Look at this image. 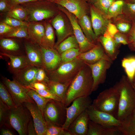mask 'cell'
Segmentation results:
<instances>
[{"instance_id": "cell-48", "label": "cell", "mask_w": 135, "mask_h": 135, "mask_svg": "<svg viewBox=\"0 0 135 135\" xmlns=\"http://www.w3.org/2000/svg\"><path fill=\"white\" fill-rule=\"evenodd\" d=\"M15 28L12 27L2 22L0 23V38L4 36L10 32Z\"/></svg>"}, {"instance_id": "cell-19", "label": "cell", "mask_w": 135, "mask_h": 135, "mask_svg": "<svg viewBox=\"0 0 135 135\" xmlns=\"http://www.w3.org/2000/svg\"><path fill=\"white\" fill-rule=\"evenodd\" d=\"M0 54L1 56L7 58L8 69L12 74L26 67L31 65L26 55L15 56L0 52Z\"/></svg>"}, {"instance_id": "cell-60", "label": "cell", "mask_w": 135, "mask_h": 135, "mask_svg": "<svg viewBox=\"0 0 135 135\" xmlns=\"http://www.w3.org/2000/svg\"></svg>"}, {"instance_id": "cell-28", "label": "cell", "mask_w": 135, "mask_h": 135, "mask_svg": "<svg viewBox=\"0 0 135 135\" xmlns=\"http://www.w3.org/2000/svg\"><path fill=\"white\" fill-rule=\"evenodd\" d=\"M78 22L86 37L94 43L97 38L92 28L90 18L86 14L78 19Z\"/></svg>"}, {"instance_id": "cell-55", "label": "cell", "mask_w": 135, "mask_h": 135, "mask_svg": "<svg viewBox=\"0 0 135 135\" xmlns=\"http://www.w3.org/2000/svg\"><path fill=\"white\" fill-rule=\"evenodd\" d=\"M10 128H0V135H14L15 134L14 132L9 129Z\"/></svg>"}, {"instance_id": "cell-1", "label": "cell", "mask_w": 135, "mask_h": 135, "mask_svg": "<svg viewBox=\"0 0 135 135\" xmlns=\"http://www.w3.org/2000/svg\"><path fill=\"white\" fill-rule=\"evenodd\" d=\"M93 80L91 70L85 64L70 83L63 103L68 106L76 99L89 96L92 92Z\"/></svg>"}, {"instance_id": "cell-43", "label": "cell", "mask_w": 135, "mask_h": 135, "mask_svg": "<svg viewBox=\"0 0 135 135\" xmlns=\"http://www.w3.org/2000/svg\"><path fill=\"white\" fill-rule=\"evenodd\" d=\"M2 22L14 28L27 26L28 23V22L26 21L8 17H6Z\"/></svg>"}, {"instance_id": "cell-13", "label": "cell", "mask_w": 135, "mask_h": 135, "mask_svg": "<svg viewBox=\"0 0 135 135\" xmlns=\"http://www.w3.org/2000/svg\"><path fill=\"white\" fill-rule=\"evenodd\" d=\"M90 10L92 28L96 38L103 35L106 31L108 24L111 20L98 10L93 4H90Z\"/></svg>"}, {"instance_id": "cell-51", "label": "cell", "mask_w": 135, "mask_h": 135, "mask_svg": "<svg viewBox=\"0 0 135 135\" xmlns=\"http://www.w3.org/2000/svg\"><path fill=\"white\" fill-rule=\"evenodd\" d=\"M106 32L113 37L114 35L119 32L116 25L111 22L108 24Z\"/></svg>"}, {"instance_id": "cell-59", "label": "cell", "mask_w": 135, "mask_h": 135, "mask_svg": "<svg viewBox=\"0 0 135 135\" xmlns=\"http://www.w3.org/2000/svg\"><path fill=\"white\" fill-rule=\"evenodd\" d=\"M124 1L125 2H135V0H124Z\"/></svg>"}, {"instance_id": "cell-44", "label": "cell", "mask_w": 135, "mask_h": 135, "mask_svg": "<svg viewBox=\"0 0 135 135\" xmlns=\"http://www.w3.org/2000/svg\"><path fill=\"white\" fill-rule=\"evenodd\" d=\"M9 108L0 99V126L4 125L8 115Z\"/></svg>"}, {"instance_id": "cell-57", "label": "cell", "mask_w": 135, "mask_h": 135, "mask_svg": "<svg viewBox=\"0 0 135 135\" xmlns=\"http://www.w3.org/2000/svg\"><path fill=\"white\" fill-rule=\"evenodd\" d=\"M134 89L135 91V76L132 80L130 82Z\"/></svg>"}, {"instance_id": "cell-58", "label": "cell", "mask_w": 135, "mask_h": 135, "mask_svg": "<svg viewBox=\"0 0 135 135\" xmlns=\"http://www.w3.org/2000/svg\"><path fill=\"white\" fill-rule=\"evenodd\" d=\"M45 0L49 1L55 3V2L56 0Z\"/></svg>"}, {"instance_id": "cell-46", "label": "cell", "mask_w": 135, "mask_h": 135, "mask_svg": "<svg viewBox=\"0 0 135 135\" xmlns=\"http://www.w3.org/2000/svg\"><path fill=\"white\" fill-rule=\"evenodd\" d=\"M48 79L44 69L42 68H39L35 74L33 82H39L44 83Z\"/></svg>"}, {"instance_id": "cell-16", "label": "cell", "mask_w": 135, "mask_h": 135, "mask_svg": "<svg viewBox=\"0 0 135 135\" xmlns=\"http://www.w3.org/2000/svg\"><path fill=\"white\" fill-rule=\"evenodd\" d=\"M108 61L105 59H102L94 64H86L91 71L93 80L92 92L96 90L99 85L104 82L105 77L104 74L108 68Z\"/></svg>"}, {"instance_id": "cell-3", "label": "cell", "mask_w": 135, "mask_h": 135, "mask_svg": "<svg viewBox=\"0 0 135 135\" xmlns=\"http://www.w3.org/2000/svg\"><path fill=\"white\" fill-rule=\"evenodd\" d=\"M85 64L76 58L71 61L61 62L54 70L46 72L50 80L64 84L70 83Z\"/></svg>"}, {"instance_id": "cell-35", "label": "cell", "mask_w": 135, "mask_h": 135, "mask_svg": "<svg viewBox=\"0 0 135 135\" xmlns=\"http://www.w3.org/2000/svg\"><path fill=\"white\" fill-rule=\"evenodd\" d=\"M28 89L29 90L27 93L34 100L43 115L45 106L47 103L51 99L45 98L36 91Z\"/></svg>"}, {"instance_id": "cell-2", "label": "cell", "mask_w": 135, "mask_h": 135, "mask_svg": "<svg viewBox=\"0 0 135 135\" xmlns=\"http://www.w3.org/2000/svg\"><path fill=\"white\" fill-rule=\"evenodd\" d=\"M114 87L117 90L119 97L116 118L120 121L135 108V91L130 81L124 78Z\"/></svg>"}, {"instance_id": "cell-24", "label": "cell", "mask_w": 135, "mask_h": 135, "mask_svg": "<svg viewBox=\"0 0 135 135\" xmlns=\"http://www.w3.org/2000/svg\"><path fill=\"white\" fill-rule=\"evenodd\" d=\"M122 135L118 126H108L101 125L90 120L87 135Z\"/></svg>"}, {"instance_id": "cell-14", "label": "cell", "mask_w": 135, "mask_h": 135, "mask_svg": "<svg viewBox=\"0 0 135 135\" xmlns=\"http://www.w3.org/2000/svg\"><path fill=\"white\" fill-rule=\"evenodd\" d=\"M23 104L30 113L36 135H45L47 124L43 114L36 103L25 102Z\"/></svg>"}, {"instance_id": "cell-29", "label": "cell", "mask_w": 135, "mask_h": 135, "mask_svg": "<svg viewBox=\"0 0 135 135\" xmlns=\"http://www.w3.org/2000/svg\"><path fill=\"white\" fill-rule=\"evenodd\" d=\"M45 28L44 35L40 45L41 46L48 48H54L55 45V34L53 26L50 23L44 24Z\"/></svg>"}, {"instance_id": "cell-18", "label": "cell", "mask_w": 135, "mask_h": 135, "mask_svg": "<svg viewBox=\"0 0 135 135\" xmlns=\"http://www.w3.org/2000/svg\"><path fill=\"white\" fill-rule=\"evenodd\" d=\"M90 120L86 110L74 120L68 130L71 135H87Z\"/></svg>"}, {"instance_id": "cell-8", "label": "cell", "mask_w": 135, "mask_h": 135, "mask_svg": "<svg viewBox=\"0 0 135 135\" xmlns=\"http://www.w3.org/2000/svg\"><path fill=\"white\" fill-rule=\"evenodd\" d=\"M2 81L11 95L16 106L25 102L35 103L28 94L29 89L16 80L1 76Z\"/></svg>"}, {"instance_id": "cell-49", "label": "cell", "mask_w": 135, "mask_h": 135, "mask_svg": "<svg viewBox=\"0 0 135 135\" xmlns=\"http://www.w3.org/2000/svg\"><path fill=\"white\" fill-rule=\"evenodd\" d=\"M128 34V42L135 46V20L133 21L131 28Z\"/></svg>"}, {"instance_id": "cell-15", "label": "cell", "mask_w": 135, "mask_h": 135, "mask_svg": "<svg viewBox=\"0 0 135 135\" xmlns=\"http://www.w3.org/2000/svg\"><path fill=\"white\" fill-rule=\"evenodd\" d=\"M40 46L44 68L46 72L54 70L61 63L60 54L55 48H46Z\"/></svg>"}, {"instance_id": "cell-7", "label": "cell", "mask_w": 135, "mask_h": 135, "mask_svg": "<svg viewBox=\"0 0 135 135\" xmlns=\"http://www.w3.org/2000/svg\"><path fill=\"white\" fill-rule=\"evenodd\" d=\"M66 107L62 102L50 100L46 104L43 112L47 125L62 127L66 119Z\"/></svg>"}, {"instance_id": "cell-20", "label": "cell", "mask_w": 135, "mask_h": 135, "mask_svg": "<svg viewBox=\"0 0 135 135\" xmlns=\"http://www.w3.org/2000/svg\"><path fill=\"white\" fill-rule=\"evenodd\" d=\"M39 68L31 65L27 66L13 74V79L25 87L29 86L33 82Z\"/></svg>"}, {"instance_id": "cell-45", "label": "cell", "mask_w": 135, "mask_h": 135, "mask_svg": "<svg viewBox=\"0 0 135 135\" xmlns=\"http://www.w3.org/2000/svg\"><path fill=\"white\" fill-rule=\"evenodd\" d=\"M26 87L36 91L41 96L45 98L62 102V100L60 98L48 90H38L28 87Z\"/></svg>"}, {"instance_id": "cell-25", "label": "cell", "mask_w": 135, "mask_h": 135, "mask_svg": "<svg viewBox=\"0 0 135 135\" xmlns=\"http://www.w3.org/2000/svg\"><path fill=\"white\" fill-rule=\"evenodd\" d=\"M0 52L15 56L26 55L25 50H22L19 44L10 38H0Z\"/></svg>"}, {"instance_id": "cell-30", "label": "cell", "mask_w": 135, "mask_h": 135, "mask_svg": "<svg viewBox=\"0 0 135 135\" xmlns=\"http://www.w3.org/2000/svg\"><path fill=\"white\" fill-rule=\"evenodd\" d=\"M106 52L112 56L114 53L116 44L113 37L106 32L103 35L100 36L98 38Z\"/></svg>"}, {"instance_id": "cell-22", "label": "cell", "mask_w": 135, "mask_h": 135, "mask_svg": "<svg viewBox=\"0 0 135 135\" xmlns=\"http://www.w3.org/2000/svg\"><path fill=\"white\" fill-rule=\"evenodd\" d=\"M52 25L54 29L57 40L54 48L58 46L70 34L64 20L61 15L56 16L52 20Z\"/></svg>"}, {"instance_id": "cell-39", "label": "cell", "mask_w": 135, "mask_h": 135, "mask_svg": "<svg viewBox=\"0 0 135 135\" xmlns=\"http://www.w3.org/2000/svg\"><path fill=\"white\" fill-rule=\"evenodd\" d=\"M45 135H71L68 129L62 127L47 125Z\"/></svg>"}, {"instance_id": "cell-27", "label": "cell", "mask_w": 135, "mask_h": 135, "mask_svg": "<svg viewBox=\"0 0 135 135\" xmlns=\"http://www.w3.org/2000/svg\"><path fill=\"white\" fill-rule=\"evenodd\" d=\"M44 83L48 90L60 98L63 103L68 88L70 84H64L48 79Z\"/></svg>"}, {"instance_id": "cell-32", "label": "cell", "mask_w": 135, "mask_h": 135, "mask_svg": "<svg viewBox=\"0 0 135 135\" xmlns=\"http://www.w3.org/2000/svg\"><path fill=\"white\" fill-rule=\"evenodd\" d=\"M125 3L124 0H116L109 7L106 18L111 20L123 14V7Z\"/></svg>"}, {"instance_id": "cell-11", "label": "cell", "mask_w": 135, "mask_h": 135, "mask_svg": "<svg viewBox=\"0 0 135 135\" xmlns=\"http://www.w3.org/2000/svg\"><path fill=\"white\" fill-rule=\"evenodd\" d=\"M90 120L100 124L108 126H118L120 121L108 113L97 110L91 105L86 110Z\"/></svg>"}, {"instance_id": "cell-9", "label": "cell", "mask_w": 135, "mask_h": 135, "mask_svg": "<svg viewBox=\"0 0 135 135\" xmlns=\"http://www.w3.org/2000/svg\"><path fill=\"white\" fill-rule=\"evenodd\" d=\"M57 5L58 9L66 14L70 20L74 35L78 42L80 53L87 52L94 47L96 45L90 41L86 37L76 16L64 7L60 5Z\"/></svg>"}, {"instance_id": "cell-38", "label": "cell", "mask_w": 135, "mask_h": 135, "mask_svg": "<svg viewBox=\"0 0 135 135\" xmlns=\"http://www.w3.org/2000/svg\"><path fill=\"white\" fill-rule=\"evenodd\" d=\"M16 38L29 40L27 26L15 28L12 32L0 38Z\"/></svg>"}, {"instance_id": "cell-12", "label": "cell", "mask_w": 135, "mask_h": 135, "mask_svg": "<svg viewBox=\"0 0 135 135\" xmlns=\"http://www.w3.org/2000/svg\"><path fill=\"white\" fill-rule=\"evenodd\" d=\"M55 3L64 7L78 19L87 14L90 5L86 0H56Z\"/></svg>"}, {"instance_id": "cell-47", "label": "cell", "mask_w": 135, "mask_h": 135, "mask_svg": "<svg viewBox=\"0 0 135 135\" xmlns=\"http://www.w3.org/2000/svg\"><path fill=\"white\" fill-rule=\"evenodd\" d=\"M113 38L116 44H121L126 45L128 44V39L126 36L119 32L114 35Z\"/></svg>"}, {"instance_id": "cell-31", "label": "cell", "mask_w": 135, "mask_h": 135, "mask_svg": "<svg viewBox=\"0 0 135 135\" xmlns=\"http://www.w3.org/2000/svg\"><path fill=\"white\" fill-rule=\"evenodd\" d=\"M54 48L60 54L71 48H79V46L75 36L73 35L66 38Z\"/></svg>"}, {"instance_id": "cell-54", "label": "cell", "mask_w": 135, "mask_h": 135, "mask_svg": "<svg viewBox=\"0 0 135 135\" xmlns=\"http://www.w3.org/2000/svg\"><path fill=\"white\" fill-rule=\"evenodd\" d=\"M28 135H36V132L33 120L32 118L29 122L27 126Z\"/></svg>"}, {"instance_id": "cell-4", "label": "cell", "mask_w": 135, "mask_h": 135, "mask_svg": "<svg viewBox=\"0 0 135 135\" xmlns=\"http://www.w3.org/2000/svg\"><path fill=\"white\" fill-rule=\"evenodd\" d=\"M56 4L45 0H38L21 5L27 14L26 22H40L53 17L55 14Z\"/></svg>"}, {"instance_id": "cell-17", "label": "cell", "mask_w": 135, "mask_h": 135, "mask_svg": "<svg viewBox=\"0 0 135 135\" xmlns=\"http://www.w3.org/2000/svg\"><path fill=\"white\" fill-rule=\"evenodd\" d=\"M24 45L26 55L30 64L38 68H44L40 46L34 44L29 40Z\"/></svg>"}, {"instance_id": "cell-41", "label": "cell", "mask_w": 135, "mask_h": 135, "mask_svg": "<svg viewBox=\"0 0 135 135\" xmlns=\"http://www.w3.org/2000/svg\"><path fill=\"white\" fill-rule=\"evenodd\" d=\"M122 14L129 20H135V2H125L123 7Z\"/></svg>"}, {"instance_id": "cell-53", "label": "cell", "mask_w": 135, "mask_h": 135, "mask_svg": "<svg viewBox=\"0 0 135 135\" xmlns=\"http://www.w3.org/2000/svg\"><path fill=\"white\" fill-rule=\"evenodd\" d=\"M11 8L15 5L34 2L38 0H7Z\"/></svg>"}, {"instance_id": "cell-42", "label": "cell", "mask_w": 135, "mask_h": 135, "mask_svg": "<svg viewBox=\"0 0 135 135\" xmlns=\"http://www.w3.org/2000/svg\"><path fill=\"white\" fill-rule=\"evenodd\" d=\"M116 0H98L93 5L98 10L106 17L109 7Z\"/></svg>"}, {"instance_id": "cell-6", "label": "cell", "mask_w": 135, "mask_h": 135, "mask_svg": "<svg viewBox=\"0 0 135 135\" xmlns=\"http://www.w3.org/2000/svg\"><path fill=\"white\" fill-rule=\"evenodd\" d=\"M118 100V92L114 87L100 93L91 105L95 109L109 113L116 118Z\"/></svg>"}, {"instance_id": "cell-33", "label": "cell", "mask_w": 135, "mask_h": 135, "mask_svg": "<svg viewBox=\"0 0 135 135\" xmlns=\"http://www.w3.org/2000/svg\"><path fill=\"white\" fill-rule=\"evenodd\" d=\"M6 17L26 21L27 14L24 8L21 5L19 4L12 6L7 12Z\"/></svg>"}, {"instance_id": "cell-52", "label": "cell", "mask_w": 135, "mask_h": 135, "mask_svg": "<svg viewBox=\"0 0 135 135\" xmlns=\"http://www.w3.org/2000/svg\"><path fill=\"white\" fill-rule=\"evenodd\" d=\"M26 87H30L38 90H48V88L46 84L44 83L41 82H33L29 86Z\"/></svg>"}, {"instance_id": "cell-26", "label": "cell", "mask_w": 135, "mask_h": 135, "mask_svg": "<svg viewBox=\"0 0 135 135\" xmlns=\"http://www.w3.org/2000/svg\"><path fill=\"white\" fill-rule=\"evenodd\" d=\"M118 127L123 135H135V108Z\"/></svg>"}, {"instance_id": "cell-23", "label": "cell", "mask_w": 135, "mask_h": 135, "mask_svg": "<svg viewBox=\"0 0 135 135\" xmlns=\"http://www.w3.org/2000/svg\"><path fill=\"white\" fill-rule=\"evenodd\" d=\"M27 28L29 40L34 44L40 45L44 35V25L40 22H29Z\"/></svg>"}, {"instance_id": "cell-36", "label": "cell", "mask_w": 135, "mask_h": 135, "mask_svg": "<svg viewBox=\"0 0 135 135\" xmlns=\"http://www.w3.org/2000/svg\"><path fill=\"white\" fill-rule=\"evenodd\" d=\"M122 63L129 80L131 82L135 76V58H124L122 60Z\"/></svg>"}, {"instance_id": "cell-56", "label": "cell", "mask_w": 135, "mask_h": 135, "mask_svg": "<svg viewBox=\"0 0 135 135\" xmlns=\"http://www.w3.org/2000/svg\"><path fill=\"white\" fill-rule=\"evenodd\" d=\"M98 0H86L87 2L90 4H94Z\"/></svg>"}, {"instance_id": "cell-37", "label": "cell", "mask_w": 135, "mask_h": 135, "mask_svg": "<svg viewBox=\"0 0 135 135\" xmlns=\"http://www.w3.org/2000/svg\"><path fill=\"white\" fill-rule=\"evenodd\" d=\"M0 98L9 109L16 107L11 95L2 81L0 82Z\"/></svg>"}, {"instance_id": "cell-34", "label": "cell", "mask_w": 135, "mask_h": 135, "mask_svg": "<svg viewBox=\"0 0 135 135\" xmlns=\"http://www.w3.org/2000/svg\"><path fill=\"white\" fill-rule=\"evenodd\" d=\"M113 19L114 24L119 32L124 34L129 32L132 26L130 20L125 18L123 14Z\"/></svg>"}, {"instance_id": "cell-40", "label": "cell", "mask_w": 135, "mask_h": 135, "mask_svg": "<svg viewBox=\"0 0 135 135\" xmlns=\"http://www.w3.org/2000/svg\"><path fill=\"white\" fill-rule=\"evenodd\" d=\"M79 48H71L60 54L61 62L71 61L76 58L80 53Z\"/></svg>"}, {"instance_id": "cell-50", "label": "cell", "mask_w": 135, "mask_h": 135, "mask_svg": "<svg viewBox=\"0 0 135 135\" xmlns=\"http://www.w3.org/2000/svg\"><path fill=\"white\" fill-rule=\"evenodd\" d=\"M11 7L7 0H0V13L7 12Z\"/></svg>"}, {"instance_id": "cell-5", "label": "cell", "mask_w": 135, "mask_h": 135, "mask_svg": "<svg viewBox=\"0 0 135 135\" xmlns=\"http://www.w3.org/2000/svg\"><path fill=\"white\" fill-rule=\"evenodd\" d=\"M31 116L28 110L22 104L9 109L4 125L13 128L20 135H28L27 126Z\"/></svg>"}, {"instance_id": "cell-10", "label": "cell", "mask_w": 135, "mask_h": 135, "mask_svg": "<svg viewBox=\"0 0 135 135\" xmlns=\"http://www.w3.org/2000/svg\"><path fill=\"white\" fill-rule=\"evenodd\" d=\"M92 101L90 96H83L75 99L72 104L66 108V119L62 127L68 129L72 122L90 106Z\"/></svg>"}, {"instance_id": "cell-21", "label": "cell", "mask_w": 135, "mask_h": 135, "mask_svg": "<svg viewBox=\"0 0 135 135\" xmlns=\"http://www.w3.org/2000/svg\"><path fill=\"white\" fill-rule=\"evenodd\" d=\"M77 58L82 60L85 64H94L102 59H105L110 61L108 58L105 54L101 46L96 45L89 50L80 53Z\"/></svg>"}]
</instances>
